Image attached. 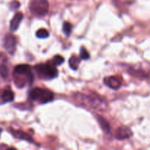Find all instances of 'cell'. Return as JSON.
I'll return each mask as SVG.
<instances>
[{
    "instance_id": "obj_16",
    "label": "cell",
    "mask_w": 150,
    "mask_h": 150,
    "mask_svg": "<svg viewBox=\"0 0 150 150\" xmlns=\"http://www.w3.org/2000/svg\"><path fill=\"white\" fill-rule=\"evenodd\" d=\"M9 74V70L7 67L4 64L0 66V76L3 78V79H6L8 76Z\"/></svg>"
},
{
    "instance_id": "obj_20",
    "label": "cell",
    "mask_w": 150,
    "mask_h": 150,
    "mask_svg": "<svg viewBox=\"0 0 150 150\" xmlns=\"http://www.w3.org/2000/svg\"><path fill=\"white\" fill-rule=\"evenodd\" d=\"M1 129L0 128V135H1Z\"/></svg>"
},
{
    "instance_id": "obj_3",
    "label": "cell",
    "mask_w": 150,
    "mask_h": 150,
    "mask_svg": "<svg viewBox=\"0 0 150 150\" xmlns=\"http://www.w3.org/2000/svg\"><path fill=\"white\" fill-rule=\"evenodd\" d=\"M35 70L42 79H52L57 77L58 75V71L55 68L53 63L38 64L35 67Z\"/></svg>"
},
{
    "instance_id": "obj_4",
    "label": "cell",
    "mask_w": 150,
    "mask_h": 150,
    "mask_svg": "<svg viewBox=\"0 0 150 150\" xmlns=\"http://www.w3.org/2000/svg\"><path fill=\"white\" fill-rule=\"evenodd\" d=\"M48 7L47 0H32L29 5L31 13L37 16H45L48 13Z\"/></svg>"
},
{
    "instance_id": "obj_8",
    "label": "cell",
    "mask_w": 150,
    "mask_h": 150,
    "mask_svg": "<svg viewBox=\"0 0 150 150\" xmlns=\"http://www.w3.org/2000/svg\"><path fill=\"white\" fill-rule=\"evenodd\" d=\"M23 18V13H21V12H18V13H17L16 15H15L13 18L12 19L11 21H10V29H11L13 32L16 31L18 29L19 25H20Z\"/></svg>"
},
{
    "instance_id": "obj_14",
    "label": "cell",
    "mask_w": 150,
    "mask_h": 150,
    "mask_svg": "<svg viewBox=\"0 0 150 150\" xmlns=\"http://www.w3.org/2000/svg\"><path fill=\"white\" fill-rule=\"evenodd\" d=\"M36 36L40 39H45V38L49 37V33H48V30H46V29H40L36 32Z\"/></svg>"
},
{
    "instance_id": "obj_19",
    "label": "cell",
    "mask_w": 150,
    "mask_h": 150,
    "mask_svg": "<svg viewBox=\"0 0 150 150\" xmlns=\"http://www.w3.org/2000/svg\"><path fill=\"white\" fill-rule=\"evenodd\" d=\"M20 7V3L18 1H12L11 4H10V8L12 10H16V9H18Z\"/></svg>"
},
{
    "instance_id": "obj_10",
    "label": "cell",
    "mask_w": 150,
    "mask_h": 150,
    "mask_svg": "<svg viewBox=\"0 0 150 150\" xmlns=\"http://www.w3.org/2000/svg\"><path fill=\"white\" fill-rule=\"evenodd\" d=\"M12 134L13 135V136H15L16 138L19 139H21V140L26 141V142H33V139H32V136L30 135H29L28 133H25V132L21 131V130H11Z\"/></svg>"
},
{
    "instance_id": "obj_13",
    "label": "cell",
    "mask_w": 150,
    "mask_h": 150,
    "mask_svg": "<svg viewBox=\"0 0 150 150\" xmlns=\"http://www.w3.org/2000/svg\"><path fill=\"white\" fill-rule=\"evenodd\" d=\"M1 99L4 103L12 102L14 100V94L11 90H4L1 95Z\"/></svg>"
},
{
    "instance_id": "obj_18",
    "label": "cell",
    "mask_w": 150,
    "mask_h": 150,
    "mask_svg": "<svg viewBox=\"0 0 150 150\" xmlns=\"http://www.w3.org/2000/svg\"><path fill=\"white\" fill-rule=\"evenodd\" d=\"M64 61V59L60 55H56L53 59V64L54 65H61Z\"/></svg>"
},
{
    "instance_id": "obj_17",
    "label": "cell",
    "mask_w": 150,
    "mask_h": 150,
    "mask_svg": "<svg viewBox=\"0 0 150 150\" xmlns=\"http://www.w3.org/2000/svg\"><path fill=\"white\" fill-rule=\"evenodd\" d=\"M80 58L83 60H86L89 58V54L84 47H81L80 50Z\"/></svg>"
},
{
    "instance_id": "obj_12",
    "label": "cell",
    "mask_w": 150,
    "mask_h": 150,
    "mask_svg": "<svg viewBox=\"0 0 150 150\" xmlns=\"http://www.w3.org/2000/svg\"><path fill=\"white\" fill-rule=\"evenodd\" d=\"M80 57H78L77 56H72L69 59V65H70V68L75 70H77L80 64Z\"/></svg>"
},
{
    "instance_id": "obj_11",
    "label": "cell",
    "mask_w": 150,
    "mask_h": 150,
    "mask_svg": "<svg viewBox=\"0 0 150 150\" xmlns=\"http://www.w3.org/2000/svg\"><path fill=\"white\" fill-rule=\"evenodd\" d=\"M98 122H99V124H100V125L102 130L104 131V133H111L110 125H109V123L106 121V120H105V119H104L103 117L98 116Z\"/></svg>"
},
{
    "instance_id": "obj_9",
    "label": "cell",
    "mask_w": 150,
    "mask_h": 150,
    "mask_svg": "<svg viewBox=\"0 0 150 150\" xmlns=\"http://www.w3.org/2000/svg\"><path fill=\"white\" fill-rule=\"evenodd\" d=\"M16 44V38L11 34H8L4 37V48L7 50H11L15 47Z\"/></svg>"
},
{
    "instance_id": "obj_7",
    "label": "cell",
    "mask_w": 150,
    "mask_h": 150,
    "mask_svg": "<svg viewBox=\"0 0 150 150\" xmlns=\"http://www.w3.org/2000/svg\"><path fill=\"white\" fill-rule=\"evenodd\" d=\"M14 74L26 75V76H33L31 71L30 66L27 64H19L14 69Z\"/></svg>"
},
{
    "instance_id": "obj_15",
    "label": "cell",
    "mask_w": 150,
    "mask_h": 150,
    "mask_svg": "<svg viewBox=\"0 0 150 150\" xmlns=\"http://www.w3.org/2000/svg\"><path fill=\"white\" fill-rule=\"evenodd\" d=\"M72 25L68 22H64L63 24V32L67 36H69L72 32Z\"/></svg>"
},
{
    "instance_id": "obj_1",
    "label": "cell",
    "mask_w": 150,
    "mask_h": 150,
    "mask_svg": "<svg viewBox=\"0 0 150 150\" xmlns=\"http://www.w3.org/2000/svg\"><path fill=\"white\" fill-rule=\"evenodd\" d=\"M74 96L81 105L86 107L96 110L105 109L106 107V103L105 101L97 95L77 93Z\"/></svg>"
},
{
    "instance_id": "obj_5",
    "label": "cell",
    "mask_w": 150,
    "mask_h": 150,
    "mask_svg": "<svg viewBox=\"0 0 150 150\" xmlns=\"http://www.w3.org/2000/svg\"><path fill=\"white\" fill-rule=\"evenodd\" d=\"M133 136V132L129 127L122 126L116 130L115 137L118 140H125Z\"/></svg>"
},
{
    "instance_id": "obj_2",
    "label": "cell",
    "mask_w": 150,
    "mask_h": 150,
    "mask_svg": "<svg viewBox=\"0 0 150 150\" xmlns=\"http://www.w3.org/2000/svg\"><path fill=\"white\" fill-rule=\"evenodd\" d=\"M29 98L32 100L43 104L53 100L54 94L48 89L35 88L32 89L29 93Z\"/></svg>"
},
{
    "instance_id": "obj_6",
    "label": "cell",
    "mask_w": 150,
    "mask_h": 150,
    "mask_svg": "<svg viewBox=\"0 0 150 150\" xmlns=\"http://www.w3.org/2000/svg\"><path fill=\"white\" fill-rule=\"evenodd\" d=\"M103 82L107 86L112 89H118L121 87V81L115 76H108L103 79Z\"/></svg>"
}]
</instances>
